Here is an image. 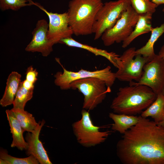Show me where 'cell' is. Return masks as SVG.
<instances>
[{"label":"cell","instance_id":"1","mask_svg":"<svg viewBox=\"0 0 164 164\" xmlns=\"http://www.w3.org/2000/svg\"><path fill=\"white\" fill-rule=\"evenodd\" d=\"M138 118L117 142L118 157L124 164H164V127Z\"/></svg>","mask_w":164,"mask_h":164},{"label":"cell","instance_id":"2","mask_svg":"<svg viewBox=\"0 0 164 164\" xmlns=\"http://www.w3.org/2000/svg\"><path fill=\"white\" fill-rule=\"evenodd\" d=\"M157 96L148 86L129 84L119 89L110 107L116 113L135 115L148 108Z\"/></svg>","mask_w":164,"mask_h":164},{"label":"cell","instance_id":"3","mask_svg":"<svg viewBox=\"0 0 164 164\" xmlns=\"http://www.w3.org/2000/svg\"><path fill=\"white\" fill-rule=\"evenodd\" d=\"M101 0H71L67 12L69 24L76 36L92 33L94 20L103 5Z\"/></svg>","mask_w":164,"mask_h":164},{"label":"cell","instance_id":"4","mask_svg":"<svg viewBox=\"0 0 164 164\" xmlns=\"http://www.w3.org/2000/svg\"><path fill=\"white\" fill-rule=\"evenodd\" d=\"M81 114V118L72 124L73 132L77 142L83 146L88 148L105 142L111 132L100 131L101 127L94 124L90 113L87 110L83 109Z\"/></svg>","mask_w":164,"mask_h":164},{"label":"cell","instance_id":"5","mask_svg":"<svg viewBox=\"0 0 164 164\" xmlns=\"http://www.w3.org/2000/svg\"><path fill=\"white\" fill-rule=\"evenodd\" d=\"M71 88L77 89L84 97L83 109L92 110L105 99L107 93L111 92L110 87L100 79L89 77L78 79L70 84Z\"/></svg>","mask_w":164,"mask_h":164},{"label":"cell","instance_id":"6","mask_svg":"<svg viewBox=\"0 0 164 164\" xmlns=\"http://www.w3.org/2000/svg\"><path fill=\"white\" fill-rule=\"evenodd\" d=\"M131 5L129 0L110 1L104 4L97 13L93 25L94 39L100 38L106 30L113 27Z\"/></svg>","mask_w":164,"mask_h":164},{"label":"cell","instance_id":"7","mask_svg":"<svg viewBox=\"0 0 164 164\" xmlns=\"http://www.w3.org/2000/svg\"><path fill=\"white\" fill-rule=\"evenodd\" d=\"M139 14L131 5L124 11L114 26L106 30L101 38L105 46L123 42L131 34L138 21Z\"/></svg>","mask_w":164,"mask_h":164},{"label":"cell","instance_id":"8","mask_svg":"<svg viewBox=\"0 0 164 164\" xmlns=\"http://www.w3.org/2000/svg\"><path fill=\"white\" fill-rule=\"evenodd\" d=\"M136 48L130 47L120 57L121 64L115 73L116 79L122 81L138 82L143 72L144 65L151 59L139 54L136 55Z\"/></svg>","mask_w":164,"mask_h":164},{"label":"cell","instance_id":"9","mask_svg":"<svg viewBox=\"0 0 164 164\" xmlns=\"http://www.w3.org/2000/svg\"><path fill=\"white\" fill-rule=\"evenodd\" d=\"M129 84L146 86L157 95L162 93L164 88V58L156 54L144 65L139 80L132 81Z\"/></svg>","mask_w":164,"mask_h":164},{"label":"cell","instance_id":"10","mask_svg":"<svg viewBox=\"0 0 164 164\" xmlns=\"http://www.w3.org/2000/svg\"><path fill=\"white\" fill-rule=\"evenodd\" d=\"M28 1L32 5L38 7L48 16L49 23L47 37L54 44L59 43L62 39L71 37L73 34L69 24L67 12L62 13L50 12L39 3L34 2L31 0Z\"/></svg>","mask_w":164,"mask_h":164},{"label":"cell","instance_id":"11","mask_svg":"<svg viewBox=\"0 0 164 164\" xmlns=\"http://www.w3.org/2000/svg\"><path fill=\"white\" fill-rule=\"evenodd\" d=\"M49 23L44 19L39 20L32 32V38L26 47L25 51L38 52L44 57L49 55L53 51L54 44L47 37Z\"/></svg>","mask_w":164,"mask_h":164},{"label":"cell","instance_id":"12","mask_svg":"<svg viewBox=\"0 0 164 164\" xmlns=\"http://www.w3.org/2000/svg\"><path fill=\"white\" fill-rule=\"evenodd\" d=\"M45 123L44 119L39 121L33 131L26 134L25 140L27 143L26 153L28 156H33L40 164H52L47 152L39 138L41 130Z\"/></svg>","mask_w":164,"mask_h":164},{"label":"cell","instance_id":"13","mask_svg":"<svg viewBox=\"0 0 164 164\" xmlns=\"http://www.w3.org/2000/svg\"><path fill=\"white\" fill-rule=\"evenodd\" d=\"M59 43L64 44L70 47L85 49L96 56H100L104 57L117 68L121 64L119 56L116 53L114 52H109L105 50L81 43L73 39L72 37L62 39L60 40Z\"/></svg>","mask_w":164,"mask_h":164},{"label":"cell","instance_id":"14","mask_svg":"<svg viewBox=\"0 0 164 164\" xmlns=\"http://www.w3.org/2000/svg\"><path fill=\"white\" fill-rule=\"evenodd\" d=\"M111 67L108 66L104 68L94 71H90L81 69L77 72L70 71L72 81L89 77H95L104 81L108 87H111L114 84L116 77L115 73L111 70Z\"/></svg>","mask_w":164,"mask_h":164},{"label":"cell","instance_id":"15","mask_svg":"<svg viewBox=\"0 0 164 164\" xmlns=\"http://www.w3.org/2000/svg\"><path fill=\"white\" fill-rule=\"evenodd\" d=\"M5 112L12 134L11 147H16L21 151L26 150L27 143L23 137L24 132L19 123L11 110H6Z\"/></svg>","mask_w":164,"mask_h":164},{"label":"cell","instance_id":"16","mask_svg":"<svg viewBox=\"0 0 164 164\" xmlns=\"http://www.w3.org/2000/svg\"><path fill=\"white\" fill-rule=\"evenodd\" d=\"M153 13L148 12L139 14L138 21L130 35L122 42V47H127L137 37L151 32L153 28L151 19Z\"/></svg>","mask_w":164,"mask_h":164},{"label":"cell","instance_id":"17","mask_svg":"<svg viewBox=\"0 0 164 164\" xmlns=\"http://www.w3.org/2000/svg\"><path fill=\"white\" fill-rule=\"evenodd\" d=\"M21 75L16 71L12 72L7 80L4 93L0 100V104L6 107L13 104L21 82Z\"/></svg>","mask_w":164,"mask_h":164},{"label":"cell","instance_id":"18","mask_svg":"<svg viewBox=\"0 0 164 164\" xmlns=\"http://www.w3.org/2000/svg\"><path fill=\"white\" fill-rule=\"evenodd\" d=\"M109 117L114 122L112 125V130L122 134L136 125L139 119L138 116L134 115L112 112L109 113Z\"/></svg>","mask_w":164,"mask_h":164},{"label":"cell","instance_id":"19","mask_svg":"<svg viewBox=\"0 0 164 164\" xmlns=\"http://www.w3.org/2000/svg\"><path fill=\"white\" fill-rule=\"evenodd\" d=\"M164 115V96L162 93L157 95L154 102L141 113V116L151 117L158 124L162 121Z\"/></svg>","mask_w":164,"mask_h":164},{"label":"cell","instance_id":"20","mask_svg":"<svg viewBox=\"0 0 164 164\" xmlns=\"http://www.w3.org/2000/svg\"><path fill=\"white\" fill-rule=\"evenodd\" d=\"M151 35L146 44L141 48L136 50V55L139 54L152 60L156 55L154 50L155 43L164 33V22L159 27L152 28Z\"/></svg>","mask_w":164,"mask_h":164},{"label":"cell","instance_id":"21","mask_svg":"<svg viewBox=\"0 0 164 164\" xmlns=\"http://www.w3.org/2000/svg\"><path fill=\"white\" fill-rule=\"evenodd\" d=\"M11 110L19 123L23 132H31L36 128L38 123L32 114L19 108H13Z\"/></svg>","mask_w":164,"mask_h":164},{"label":"cell","instance_id":"22","mask_svg":"<svg viewBox=\"0 0 164 164\" xmlns=\"http://www.w3.org/2000/svg\"><path fill=\"white\" fill-rule=\"evenodd\" d=\"M39 162L32 155L24 158L12 156L8 153L7 150L1 148L0 150V164H39Z\"/></svg>","mask_w":164,"mask_h":164},{"label":"cell","instance_id":"23","mask_svg":"<svg viewBox=\"0 0 164 164\" xmlns=\"http://www.w3.org/2000/svg\"><path fill=\"white\" fill-rule=\"evenodd\" d=\"M33 90L26 89L21 82L12 104L13 108L24 109L26 103L33 97Z\"/></svg>","mask_w":164,"mask_h":164},{"label":"cell","instance_id":"24","mask_svg":"<svg viewBox=\"0 0 164 164\" xmlns=\"http://www.w3.org/2000/svg\"><path fill=\"white\" fill-rule=\"evenodd\" d=\"M131 5L139 14L150 12L154 13L158 6L149 0H129Z\"/></svg>","mask_w":164,"mask_h":164},{"label":"cell","instance_id":"25","mask_svg":"<svg viewBox=\"0 0 164 164\" xmlns=\"http://www.w3.org/2000/svg\"><path fill=\"white\" fill-rule=\"evenodd\" d=\"M28 0H0V8L2 11L8 9L17 11L22 7L30 6L32 4L26 3Z\"/></svg>","mask_w":164,"mask_h":164},{"label":"cell","instance_id":"26","mask_svg":"<svg viewBox=\"0 0 164 164\" xmlns=\"http://www.w3.org/2000/svg\"><path fill=\"white\" fill-rule=\"evenodd\" d=\"M26 74V79L34 84L38 79V72L36 69L32 66H30L27 68Z\"/></svg>","mask_w":164,"mask_h":164},{"label":"cell","instance_id":"27","mask_svg":"<svg viewBox=\"0 0 164 164\" xmlns=\"http://www.w3.org/2000/svg\"><path fill=\"white\" fill-rule=\"evenodd\" d=\"M22 82L23 86L26 89L28 90L34 89V84L29 81L26 79L22 81Z\"/></svg>","mask_w":164,"mask_h":164},{"label":"cell","instance_id":"28","mask_svg":"<svg viewBox=\"0 0 164 164\" xmlns=\"http://www.w3.org/2000/svg\"><path fill=\"white\" fill-rule=\"evenodd\" d=\"M152 2L156 4L158 6L161 4H164V0H149ZM164 12V7L162 9Z\"/></svg>","mask_w":164,"mask_h":164},{"label":"cell","instance_id":"29","mask_svg":"<svg viewBox=\"0 0 164 164\" xmlns=\"http://www.w3.org/2000/svg\"><path fill=\"white\" fill-rule=\"evenodd\" d=\"M158 54L160 57L164 58V44L161 47Z\"/></svg>","mask_w":164,"mask_h":164},{"label":"cell","instance_id":"30","mask_svg":"<svg viewBox=\"0 0 164 164\" xmlns=\"http://www.w3.org/2000/svg\"><path fill=\"white\" fill-rule=\"evenodd\" d=\"M158 125L164 127V115L162 120L157 124Z\"/></svg>","mask_w":164,"mask_h":164},{"label":"cell","instance_id":"31","mask_svg":"<svg viewBox=\"0 0 164 164\" xmlns=\"http://www.w3.org/2000/svg\"><path fill=\"white\" fill-rule=\"evenodd\" d=\"M162 94H163V96H164V88L163 90L162 91Z\"/></svg>","mask_w":164,"mask_h":164}]
</instances>
